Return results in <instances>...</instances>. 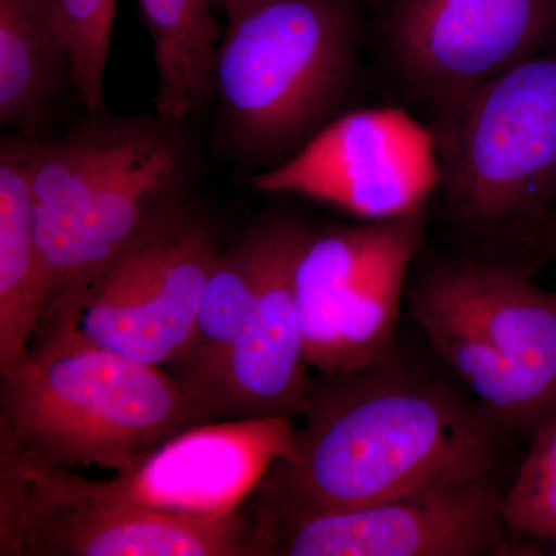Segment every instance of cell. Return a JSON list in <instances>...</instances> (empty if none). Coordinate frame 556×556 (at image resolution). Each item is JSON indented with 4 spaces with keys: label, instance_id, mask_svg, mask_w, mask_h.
<instances>
[{
    "label": "cell",
    "instance_id": "obj_16",
    "mask_svg": "<svg viewBox=\"0 0 556 556\" xmlns=\"http://www.w3.org/2000/svg\"><path fill=\"white\" fill-rule=\"evenodd\" d=\"M72 89L54 0H0V124L31 135Z\"/></svg>",
    "mask_w": 556,
    "mask_h": 556
},
{
    "label": "cell",
    "instance_id": "obj_14",
    "mask_svg": "<svg viewBox=\"0 0 556 556\" xmlns=\"http://www.w3.org/2000/svg\"><path fill=\"white\" fill-rule=\"evenodd\" d=\"M402 219L309 226L292 278L306 364L314 371H331L340 316L362 278L396 236Z\"/></svg>",
    "mask_w": 556,
    "mask_h": 556
},
{
    "label": "cell",
    "instance_id": "obj_10",
    "mask_svg": "<svg viewBox=\"0 0 556 556\" xmlns=\"http://www.w3.org/2000/svg\"><path fill=\"white\" fill-rule=\"evenodd\" d=\"M438 182L433 131L397 104L350 110L251 179L255 192L318 201L364 222L426 211Z\"/></svg>",
    "mask_w": 556,
    "mask_h": 556
},
{
    "label": "cell",
    "instance_id": "obj_17",
    "mask_svg": "<svg viewBox=\"0 0 556 556\" xmlns=\"http://www.w3.org/2000/svg\"><path fill=\"white\" fill-rule=\"evenodd\" d=\"M155 60V113L185 123L215 94L225 25L208 0H139Z\"/></svg>",
    "mask_w": 556,
    "mask_h": 556
},
{
    "label": "cell",
    "instance_id": "obj_15",
    "mask_svg": "<svg viewBox=\"0 0 556 556\" xmlns=\"http://www.w3.org/2000/svg\"><path fill=\"white\" fill-rule=\"evenodd\" d=\"M33 142L0 144V367L27 353L47 309L31 192Z\"/></svg>",
    "mask_w": 556,
    "mask_h": 556
},
{
    "label": "cell",
    "instance_id": "obj_20",
    "mask_svg": "<svg viewBox=\"0 0 556 556\" xmlns=\"http://www.w3.org/2000/svg\"><path fill=\"white\" fill-rule=\"evenodd\" d=\"M508 532L556 541V415L530 439L517 477L503 495Z\"/></svg>",
    "mask_w": 556,
    "mask_h": 556
},
{
    "label": "cell",
    "instance_id": "obj_21",
    "mask_svg": "<svg viewBox=\"0 0 556 556\" xmlns=\"http://www.w3.org/2000/svg\"><path fill=\"white\" fill-rule=\"evenodd\" d=\"M522 243H525L544 265L556 260V207L535 229L527 233Z\"/></svg>",
    "mask_w": 556,
    "mask_h": 556
},
{
    "label": "cell",
    "instance_id": "obj_4",
    "mask_svg": "<svg viewBox=\"0 0 556 556\" xmlns=\"http://www.w3.org/2000/svg\"><path fill=\"white\" fill-rule=\"evenodd\" d=\"M369 76L361 0H278L225 27L214 98L262 172L357 109Z\"/></svg>",
    "mask_w": 556,
    "mask_h": 556
},
{
    "label": "cell",
    "instance_id": "obj_5",
    "mask_svg": "<svg viewBox=\"0 0 556 556\" xmlns=\"http://www.w3.org/2000/svg\"><path fill=\"white\" fill-rule=\"evenodd\" d=\"M433 135L448 228L521 243L556 207V35L471 91Z\"/></svg>",
    "mask_w": 556,
    "mask_h": 556
},
{
    "label": "cell",
    "instance_id": "obj_11",
    "mask_svg": "<svg viewBox=\"0 0 556 556\" xmlns=\"http://www.w3.org/2000/svg\"><path fill=\"white\" fill-rule=\"evenodd\" d=\"M503 495L492 475L357 510L288 519L254 515L260 555H515L501 511Z\"/></svg>",
    "mask_w": 556,
    "mask_h": 556
},
{
    "label": "cell",
    "instance_id": "obj_7",
    "mask_svg": "<svg viewBox=\"0 0 556 556\" xmlns=\"http://www.w3.org/2000/svg\"><path fill=\"white\" fill-rule=\"evenodd\" d=\"M294 420L270 416L201 424L172 438L137 467L105 481L51 466L2 438L0 447L9 450L27 482L22 546L30 519L64 503L155 508L200 517L230 514L244 506L269 468L291 453Z\"/></svg>",
    "mask_w": 556,
    "mask_h": 556
},
{
    "label": "cell",
    "instance_id": "obj_12",
    "mask_svg": "<svg viewBox=\"0 0 556 556\" xmlns=\"http://www.w3.org/2000/svg\"><path fill=\"white\" fill-rule=\"evenodd\" d=\"M262 281L254 309L208 391L217 419L300 417L311 378L294 292V263L309 225L292 214L262 218Z\"/></svg>",
    "mask_w": 556,
    "mask_h": 556
},
{
    "label": "cell",
    "instance_id": "obj_8",
    "mask_svg": "<svg viewBox=\"0 0 556 556\" xmlns=\"http://www.w3.org/2000/svg\"><path fill=\"white\" fill-rule=\"evenodd\" d=\"M217 233L185 203L153 219L83 287L42 318L89 342L164 367L185 356L208 277L222 254Z\"/></svg>",
    "mask_w": 556,
    "mask_h": 556
},
{
    "label": "cell",
    "instance_id": "obj_23",
    "mask_svg": "<svg viewBox=\"0 0 556 556\" xmlns=\"http://www.w3.org/2000/svg\"><path fill=\"white\" fill-rule=\"evenodd\" d=\"M555 555H556V541H555Z\"/></svg>",
    "mask_w": 556,
    "mask_h": 556
},
{
    "label": "cell",
    "instance_id": "obj_22",
    "mask_svg": "<svg viewBox=\"0 0 556 556\" xmlns=\"http://www.w3.org/2000/svg\"><path fill=\"white\" fill-rule=\"evenodd\" d=\"M219 17L225 21V27L243 20L263 7L276 3L278 0H208Z\"/></svg>",
    "mask_w": 556,
    "mask_h": 556
},
{
    "label": "cell",
    "instance_id": "obj_2",
    "mask_svg": "<svg viewBox=\"0 0 556 556\" xmlns=\"http://www.w3.org/2000/svg\"><path fill=\"white\" fill-rule=\"evenodd\" d=\"M217 419L174 372L42 318L27 353L0 367V438L51 466L126 473L189 428Z\"/></svg>",
    "mask_w": 556,
    "mask_h": 556
},
{
    "label": "cell",
    "instance_id": "obj_19",
    "mask_svg": "<svg viewBox=\"0 0 556 556\" xmlns=\"http://www.w3.org/2000/svg\"><path fill=\"white\" fill-rule=\"evenodd\" d=\"M72 86L87 115L108 112L105 86L118 0H54Z\"/></svg>",
    "mask_w": 556,
    "mask_h": 556
},
{
    "label": "cell",
    "instance_id": "obj_18",
    "mask_svg": "<svg viewBox=\"0 0 556 556\" xmlns=\"http://www.w3.org/2000/svg\"><path fill=\"white\" fill-rule=\"evenodd\" d=\"M262 262L263 223L260 219L243 239L223 249L204 289L188 351L172 365V372L208 405V391L257 302Z\"/></svg>",
    "mask_w": 556,
    "mask_h": 556
},
{
    "label": "cell",
    "instance_id": "obj_13",
    "mask_svg": "<svg viewBox=\"0 0 556 556\" xmlns=\"http://www.w3.org/2000/svg\"><path fill=\"white\" fill-rule=\"evenodd\" d=\"M247 555H260L248 501L230 514L211 517L112 504H58L30 519L21 556Z\"/></svg>",
    "mask_w": 556,
    "mask_h": 556
},
{
    "label": "cell",
    "instance_id": "obj_1",
    "mask_svg": "<svg viewBox=\"0 0 556 556\" xmlns=\"http://www.w3.org/2000/svg\"><path fill=\"white\" fill-rule=\"evenodd\" d=\"M431 351V350H430ZM291 453L249 497L258 519L357 510L492 477L508 434L447 365L397 340L316 372Z\"/></svg>",
    "mask_w": 556,
    "mask_h": 556
},
{
    "label": "cell",
    "instance_id": "obj_6",
    "mask_svg": "<svg viewBox=\"0 0 556 556\" xmlns=\"http://www.w3.org/2000/svg\"><path fill=\"white\" fill-rule=\"evenodd\" d=\"M369 68L433 131L556 35V0H361Z\"/></svg>",
    "mask_w": 556,
    "mask_h": 556
},
{
    "label": "cell",
    "instance_id": "obj_3",
    "mask_svg": "<svg viewBox=\"0 0 556 556\" xmlns=\"http://www.w3.org/2000/svg\"><path fill=\"white\" fill-rule=\"evenodd\" d=\"M181 124L105 112L50 141L35 139L31 192L47 308L185 203L193 161Z\"/></svg>",
    "mask_w": 556,
    "mask_h": 556
},
{
    "label": "cell",
    "instance_id": "obj_9",
    "mask_svg": "<svg viewBox=\"0 0 556 556\" xmlns=\"http://www.w3.org/2000/svg\"><path fill=\"white\" fill-rule=\"evenodd\" d=\"M544 263L526 244L453 232L426 241L405 287L409 317L455 321L485 340L556 401V291L536 283Z\"/></svg>",
    "mask_w": 556,
    "mask_h": 556
}]
</instances>
